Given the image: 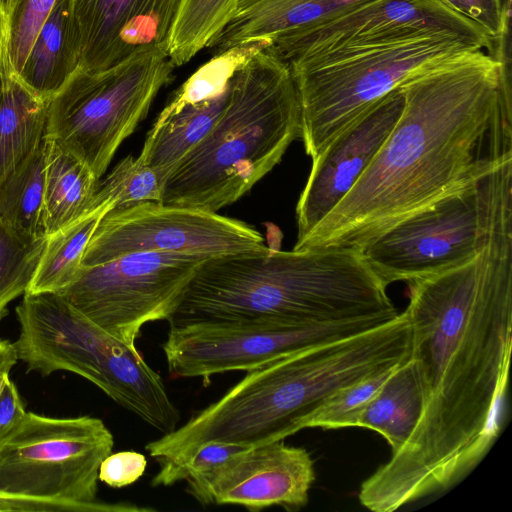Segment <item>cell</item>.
Segmentation results:
<instances>
[{
	"label": "cell",
	"instance_id": "1",
	"mask_svg": "<svg viewBox=\"0 0 512 512\" xmlns=\"http://www.w3.org/2000/svg\"><path fill=\"white\" fill-rule=\"evenodd\" d=\"M407 284L423 408L403 446L360 486V503L374 512L451 488L499 436L512 349L511 197L492 199L476 256Z\"/></svg>",
	"mask_w": 512,
	"mask_h": 512
},
{
	"label": "cell",
	"instance_id": "2",
	"mask_svg": "<svg viewBox=\"0 0 512 512\" xmlns=\"http://www.w3.org/2000/svg\"><path fill=\"white\" fill-rule=\"evenodd\" d=\"M402 113L347 195L293 249H363L398 222L512 160L511 74L483 49L419 72Z\"/></svg>",
	"mask_w": 512,
	"mask_h": 512
},
{
	"label": "cell",
	"instance_id": "3",
	"mask_svg": "<svg viewBox=\"0 0 512 512\" xmlns=\"http://www.w3.org/2000/svg\"><path fill=\"white\" fill-rule=\"evenodd\" d=\"M405 311L371 330L266 362L184 425L146 445L160 464H179L209 442L256 446L305 429L335 392L410 355Z\"/></svg>",
	"mask_w": 512,
	"mask_h": 512
},
{
	"label": "cell",
	"instance_id": "4",
	"mask_svg": "<svg viewBox=\"0 0 512 512\" xmlns=\"http://www.w3.org/2000/svg\"><path fill=\"white\" fill-rule=\"evenodd\" d=\"M387 287L361 250L266 246L204 260L168 323L312 324L396 316Z\"/></svg>",
	"mask_w": 512,
	"mask_h": 512
},
{
	"label": "cell",
	"instance_id": "5",
	"mask_svg": "<svg viewBox=\"0 0 512 512\" xmlns=\"http://www.w3.org/2000/svg\"><path fill=\"white\" fill-rule=\"evenodd\" d=\"M300 128L290 67L263 48L235 72L221 117L168 174L159 203L209 212L231 205L281 161Z\"/></svg>",
	"mask_w": 512,
	"mask_h": 512
},
{
	"label": "cell",
	"instance_id": "6",
	"mask_svg": "<svg viewBox=\"0 0 512 512\" xmlns=\"http://www.w3.org/2000/svg\"><path fill=\"white\" fill-rule=\"evenodd\" d=\"M15 311L20 331L13 344L28 372L75 373L160 432L177 428L178 409L136 347L103 330L57 292L25 293Z\"/></svg>",
	"mask_w": 512,
	"mask_h": 512
},
{
	"label": "cell",
	"instance_id": "7",
	"mask_svg": "<svg viewBox=\"0 0 512 512\" xmlns=\"http://www.w3.org/2000/svg\"><path fill=\"white\" fill-rule=\"evenodd\" d=\"M479 49L444 34L356 42L287 60L300 108V138L313 160L345 127L411 76Z\"/></svg>",
	"mask_w": 512,
	"mask_h": 512
},
{
	"label": "cell",
	"instance_id": "8",
	"mask_svg": "<svg viewBox=\"0 0 512 512\" xmlns=\"http://www.w3.org/2000/svg\"><path fill=\"white\" fill-rule=\"evenodd\" d=\"M163 51L137 54L102 71L78 68L49 101L45 136L100 180L115 152L173 78Z\"/></svg>",
	"mask_w": 512,
	"mask_h": 512
},
{
	"label": "cell",
	"instance_id": "9",
	"mask_svg": "<svg viewBox=\"0 0 512 512\" xmlns=\"http://www.w3.org/2000/svg\"><path fill=\"white\" fill-rule=\"evenodd\" d=\"M114 438L96 417L26 412L0 439V492L98 505V472Z\"/></svg>",
	"mask_w": 512,
	"mask_h": 512
},
{
	"label": "cell",
	"instance_id": "10",
	"mask_svg": "<svg viewBox=\"0 0 512 512\" xmlns=\"http://www.w3.org/2000/svg\"><path fill=\"white\" fill-rule=\"evenodd\" d=\"M210 257L134 252L81 268L59 293L103 330L136 347L142 327L168 321L200 264Z\"/></svg>",
	"mask_w": 512,
	"mask_h": 512
},
{
	"label": "cell",
	"instance_id": "11",
	"mask_svg": "<svg viewBox=\"0 0 512 512\" xmlns=\"http://www.w3.org/2000/svg\"><path fill=\"white\" fill-rule=\"evenodd\" d=\"M396 316L374 315L312 324H187L169 327L163 351L171 376L199 377L207 385L215 374L249 371L278 357L371 330Z\"/></svg>",
	"mask_w": 512,
	"mask_h": 512
},
{
	"label": "cell",
	"instance_id": "12",
	"mask_svg": "<svg viewBox=\"0 0 512 512\" xmlns=\"http://www.w3.org/2000/svg\"><path fill=\"white\" fill-rule=\"evenodd\" d=\"M491 173L398 222L363 249L387 286L439 273L478 254L488 229Z\"/></svg>",
	"mask_w": 512,
	"mask_h": 512
},
{
	"label": "cell",
	"instance_id": "13",
	"mask_svg": "<svg viewBox=\"0 0 512 512\" xmlns=\"http://www.w3.org/2000/svg\"><path fill=\"white\" fill-rule=\"evenodd\" d=\"M265 247L263 236L243 221L217 212L147 201L108 211L98 223L81 264L94 266L134 252L212 257Z\"/></svg>",
	"mask_w": 512,
	"mask_h": 512
},
{
	"label": "cell",
	"instance_id": "14",
	"mask_svg": "<svg viewBox=\"0 0 512 512\" xmlns=\"http://www.w3.org/2000/svg\"><path fill=\"white\" fill-rule=\"evenodd\" d=\"M419 34H444L490 53L493 39L441 0H372L270 47L285 61L342 45Z\"/></svg>",
	"mask_w": 512,
	"mask_h": 512
},
{
	"label": "cell",
	"instance_id": "15",
	"mask_svg": "<svg viewBox=\"0 0 512 512\" xmlns=\"http://www.w3.org/2000/svg\"><path fill=\"white\" fill-rule=\"evenodd\" d=\"M314 480L309 452L279 440L252 446L186 482L187 492L202 505H238L250 511L280 506L291 511L308 503Z\"/></svg>",
	"mask_w": 512,
	"mask_h": 512
},
{
	"label": "cell",
	"instance_id": "16",
	"mask_svg": "<svg viewBox=\"0 0 512 512\" xmlns=\"http://www.w3.org/2000/svg\"><path fill=\"white\" fill-rule=\"evenodd\" d=\"M404 107L399 87L379 99L312 160L296 206L297 241L347 195L385 142Z\"/></svg>",
	"mask_w": 512,
	"mask_h": 512
},
{
	"label": "cell",
	"instance_id": "17",
	"mask_svg": "<svg viewBox=\"0 0 512 512\" xmlns=\"http://www.w3.org/2000/svg\"><path fill=\"white\" fill-rule=\"evenodd\" d=\"M184 0H71L81 39L79 68L102 71L137 54L168 53Z\"/></svg>",
	"mask_w": 512,
	"mask_h": 512
},
{
	"label": "cell",
	"instance_id": "18",
	"mask_svg": "<svg viewBox=\"0 0 512 512\" xmlns=\"http://www.w3.org/2000/svg\"><path fill=\"white\" fill-rule=\"evenodd\" d=\"M372 0H239L221 33L209 44L217 53L250 42H267L312 27Z\"/></svg>",
	"mask_w": 512,
	"mask_h": 512
},
{
	"label": "cell",
	"instance_id": "19",
	"mask_svg": "<svg viewBox=\"0 0 512 512\" xmlns=\"http://www.w3.org/2000/svg\"><path fill=\"white\" fill-rule=\"evenodd\" d=\"M81 39L71 0H57L40 27L16 76L31 92L50 101L79 68Z\"/></svg>",
	"mask_w": 512,
	"mask_h": 512
},
{
	"label": "cell",
	"instance_id": "20",
	"mask_svg": "<svg viewBox=\"0 0 512 512\" xmlns=\"http://www.w3.org/2000/svg\"><path fill=\"white\" fill-rule=\"evenodd\" d=\"M228 92L229 85L211 99L158 116L138 156L141 162L157 172L164 182L172 169L215 127L226 106Z\"/></svg>",
	"mask_w": 512,
	"mask_h": 512
},
{
	"label": "cell",
	"instance_id": "21",
	"mask_svg": "<svg viewBox=\"0 0 512 512\" xmlns=\"http://www.w3.org/2000/svg\"><path fill=\"white\" fill-rule=\"evenodd\" d=\"M48 104L0 67V184L39 147Z\"/></svg>",
	"mask_w": 512,
	"mask_h": 512
},
{
	"label": "cell",
	"instance_id": "22",
	"mask_svg": "<svg viewBox=\"0 0 512 512\" xmlns=\"http://www.w3.org/2000/svg\"><path fill=\"white\" fill-rule=\"evenodd\" d=\"M423 408V391L410 355L401 362L360 414L356 427L379 433L392 453L415 429Z\"/></svg>",
	"mask_w": 512,
	"mask_h": 512
},
{
	"label": "cell",
	"instance_id": "23",
	"mask_svg": "<svg viewBox=\"0 0 512 512\" xmlns=\"http://www.w3.org/2000/svg\"><path fill=\"white\" fill-rule=\"evenodd\" d=\"M46 140L44 228L49 236L91 207L99 179L73 154Z\"/></svg>",
	"mask_w": 512,
	"mask_h": 512
},
{
	"label": "cell",
	"instance_id": "24",
	"mask_svg": "<svg viewBox=\"0 0 512 512\" xmlns=\"http://www.w3.org/2000/svg\"><path fill=\"white\" fill-rule=\"evenodd\" d=\"M112 201L91 206L80 216L47 236L42 256L25 293L59 292L70 285L82 268L87 245Z\"/></svg>",
	"mask_w": 512,
	"mask_h": 512
},
{
	"label": "cell",
	"instance_id": "25",
	"mask_svg": "<svg viewBox=\"0 0 512 512\" xmlns=\"http://www.w3.org/2000/svg\"><path fill=\"white\" fill-rule=\"evenodd\" d=\"M46 137L0 184V222L28 240L47 237L44 228Z\"/></svg>",
	"mask_w": 512,
	"mask_h": 512
},
{
	"label": "cell",
	"instance_id": "26",
	"mask_svg": "<svg viewBox=\"0 0 512 512\" xmlns=\"http://www.w3.org/2000/svg\"><path fill=\"white\" fill-rule=\"evenodd\" d=\"M239 0H184L168 48L174 66H182L221 33Z\"/></svg>",
	"mask_w": 512,
	"mask_h": 512
},
{
	"label": "cell",
	"instance_id": "27",
	"mask_svg": "<svg viewBox=\"0 0 512 512\" xmlns=\"http://www.w3.org/2000/svg\"><path fill=\"white\" fill-rule=\"evenodd\" d=\"M270 46L267 42H250L217 53L202 65L175 93L159 116L169 115L187 104L211 99L224 92L235 72L257 52Z\"/></svg>",
	"mask_w": 512,
	"mask_h": 512
},
{
	"label": "cell",
	"instance_id": "28",
	"mask_svg": "<svg viewBox=\"0 0 512 512\" xmlns=\"http://www.w3.org/2000/svg\"><path fill=\"white\" fill-rule=\"evenodd\" d=\"M46 240L25 239L0 222V321L8 314V304L25 294Z\"/></svg>",
	"mask_w": 512,
	"mask_h": 512
},
{
	"label": "cell",
	"instance_id": "29",
	"mask_svg": "<svg viewBox=\"0 0 512 512\" xmlns=\"http://www.w3.org/2000/svg\"><path fill=\"white\" fill-rule=\"evenodd\" d=\"M57 0H5L0 67L17 76L43 22Z\"/></svg>",
	"mask_w": 512,
	"mask_h": 512
},
{
	"label": "cell",
	"instance_id": "30",
	"mask_svg": "<svg viewBox=\"0 0 512 512\" xmlns=\"http://www.w3.org/2000/svg\"><path fill=\"white\" fill-rule=\"evenodd\" d=\"M163 184L157 172L129 155L103 181L99 180L92 205L112 201L113 209H120L147 201L160 202Z\"/></svg>",
	"mask_w": 512,
	"mask_h": 512
},
{
	"label": "cell",
	"instance_id": "31",
	"mask_svg": "<svg viewBox=\"0 0 512 512\" xmlns=\"http://www.w3.org/2000/svg\"><path fill=\"white\" fill-rule=\"evenodd\" d=\"M399 364L375 372L332 394L309 417L305 428L319 427L327 430L356 427L362 411Z\"/></svg>",
	"mask_w": 512,
	"mask_h": 512
},
{
	"label": "cell",
	"instance_id": "32",
	"mask_svg": "<svg viewBox=\"0 0 512 512\" xmlns=\"http://www.w3.org/2000/svg\"><path fill=\"white\" fill-rule=\"evenodd\" d=\"M252 446L225 442H209L200 446L179 464H160L159 472L152 479V486H170L206 473L223 464L234 455Z\"/></svg>",
	"mask_w": 512,
	"mask_h": 512
},
{
	"label": "cell",
	"instance_id": "33",
	"mask_svg": "<svg viewBox=\"0 0 512 512\" xmlns=\"http://www.w3.org/2000/svg\"><path fill=\"white\" fill-rule=\"evenodd\" d=\"M0 511H48V512H149L153 508L132 503H102L98 505L71 501L45 500L0 492Z\"/></svg>",
	"mask_w": 512,
	"mask_h": 512
},
{
	"label": "cell",
	"instance_id": "34",
	"mask_svg": "<svg viewBox=\"0 0 512 512\" xmlns=\"http://www.w3.org/2000/svg\"><path fill=\"white\" fill-rule=\"evenodd\" d=\"M480 26L492 39L509 27L510 0H441Z\"/></svg>",
	"mask_w": 512,
	"mask_h": 512
},
{
	"label": "cell",
	"instance_id": "35",
	"mask_svg": "<svg viewBox=\"0 0 512 512\" xmlns=\"http://www.w3.org/2000/svg\"><path fill=\"white\" fill-rule=\"evenodd\" d=\"M146 467L147 459L141 453L111 452L100 464L98 479L112 488H123L139 480Z\"/></svg>",
	"mask_w": 512,
	"mask_h": 512
},
{
	"label": "cell",
	"instance_id": "36",
	"mask_svg": "<svg viewBox=\"0 0 512 512\" xmlns=\"http://www.w3.org/2000/svg\"><path fill=\"white\" fill-rule=\"evenodd\" d=\"M26 414L18 389L9 376L0 391V439L13 430Z\"/></svg>",
	"mask_w": 512,
	"mask_h": 512
},
{
	"label": "cell",
	"instance_id": "37",
	"mask_svg": "<svg viewBox=\"0 0 512 512\" xmlns=\"http://www.w3.org/2000/svg\"><path fill=\"white\" fill-rule=\"evenodd\" d=\"M18 360L14 344L0 338V375L9 374Z\"/></svg>",
	"mask_w": 512,
	"mask_h": 512
},
{
	"label": "cell",
	"instance_id": "38",
	"mask_svg": "<svg viewBox=\"0 0 512 512\" xmlns=\"http://www.w3.org/2000/svg\"><path fill=\"white\" fill-rule=\"evenodd\" d=\"M4 33H5V11L4 5L0 0V55L2 51L3 41H4Z\"/></svg>",
	"mask_w": 512,
	"mask_h": 512
},
{
	"label": "cell",
	"instance_id": "39",
	"mask_svg": "<svg viewBox=\"0 0 512 512\" xmlns=\"http://www.w3.org/2000/svg\"><path fill=\"white\" fill-rule=\"evenodd\" d=\"M8 376H9V374H2V375H0V391H1V389L3 387V384H4V382H5V380H6V378Z\"/></svg>",
	"mask_w": 512,
	"mask_h": 512
},
{
	"label": "cell",
	"instance_id": "40",
	"mask_svg": "<svg viewBox=\"0 0 512 512\" xmlns=\"http://www.w3.org/2000/svg\"><path fill=\"white\" fill-rule=\"evenodd\" d=\"M1 1H2L3 5H5V0H1ZM4 11H5V10H4Z\"/></svg>",
	"mask_w": 512,
	"mask_h": 512
}]
</instances>
